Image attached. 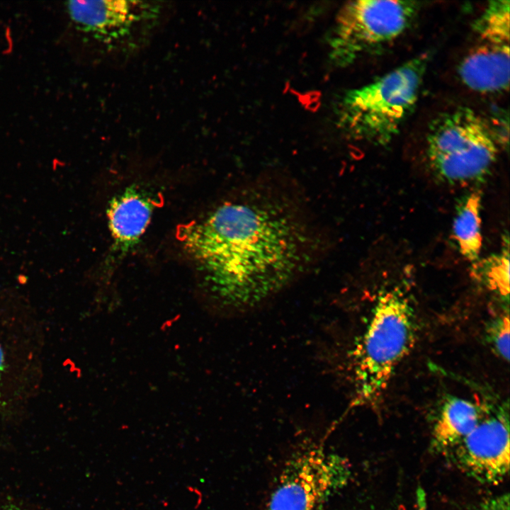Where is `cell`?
<instances>
[{"label":"cell","instance_id":"cell-1","mask_svg":"<svg viewBox=\"0 0 510 510\" xmlns=\"http://www.w3.org/2000/svg\"><path fill=\"white\" fill-rule=\"evenodd\" d=\"M177 237L212 295L235 308L284 288L311 263L317 244L295 204L264 190L247 191L181 225Z\"/></svg>","mask_w":510,"mask_h":510},{"label":"cell","instance_id":"cell-2","mask_svg":"<svg viewBox=\"0 0 510 510\" xmlns=\"http://www.w3.org/2000/svg\"><path fill=\"white\" fill-rule=\"evenodd\" d=\"M416 318L408 296L399 288L377 298L353 353L354 405L375 406L416 340Z\"/></svg>","mask_w":510,"mask_h":510},{"label":"cell","instance_id":"cell-3","mask_svg":"<svg viewBox=\"0 0 510 510\" xmlns=\"http://www.w3.org/2000/svg\"><path fill=\"white\" fill-rule=\"evenodd\" d=\"M429 57L421 55L361 87L347 91L337 108L338 125L351 137L385 145L414 109Z\"/></svg>","mask_w":510,"mask_h":510},{"label":"cell","instance_id":"cell-4","mask_svg":"<svg viewBox=\"0 0 510 510\" xmlns=\"http://www.w3.org/2000/svg\"><path fill=\"white\" fill-rule=\"evenodd\" d=\"M171 6L154 1H69V15L89 36L102 57L122 62L147 45L170 13Z\"/></svg>","mask_w":510,"mask_h":510},{"label":"cell","instance_id":"cell-5","mask_svg":"<svg viewBox=\"0 0 510 510\" xmlns=\"http://www.w3.org/2000/svg\"><path fill=\"white\" fill-rule=\"evenodd\" d=\"M426 156L434 175L452 184L481 181L498 152V138L487 122L469 108L443 113L431 124Z\"/></svg>","mask_w":510,"mask_h":510},{"label":"cell","instance_id":"cell-6","mask_svg":"<svg viewBox=\"0 0 510 510\" xmlns=\"http://www.w3.org/2000/svg\"><path fill=\"white\" fill-rule=\"evenodd\" d=\"M419 9L413 1L361 0L339 11L329 37V56L346 66L373 54L405 32Z\"/></svg>","mask_w":510,"mask_h":510},{"label":"cell","instance_id":"cell-7","mask_svg":"<svg viewBox=\"0 0 510 510\" xmlns=\"http://www.w3.org/2000/svg\"><path fill=\"white\" fill-rule=\"evenodd\" d=\"M348 460L322 446L295 453L285 463L266 510H322L348 484Z\"/></svg>","mask_w":510,"mask_h":510},{"label":"cell","instance_id":"cell-8","mask_svg":"<svg viewBox=\"0 0 510 510\" xmlns=\"http://www.w3.org/2000/svg\"><path fill=\"white\" fill-rule=\"evenodd\" d=\"M450 451L459 469L476 481L502 482L510 465L508 410L489 406L476 427Z\"/></svg>","mask_w":510,"mask_h":510},{"label":"cell","instance_id":"cell-9","mask_svg":"<svg viewBox=\"0 0 510 510\" xmlns=\"http://www.w3.org/2000/svg\"><path fill=\"white\" fill-rule=\"evenodd\" d=\"M476 44L460 64L458 74L470 89L481 94L506 91L509 83V34L474 27Z\"/></svg>","mask_w":510,"mask_h":510},{"label":"cell","instance_id":"cell-10","mask_svg":"<svg viewBox=\"0 0 510 510\" xmlns=\"http://www.w3.org/2000/svg\"><path fill=\"white\" fill-rule=\"evenodd\" d=\"M153 199L135 187L126 188L113 198L108 208V224L114 252L125 254L144 233L155 206Z\"/></svg>","mask_w":510,"mask_h":510},{"label":"cell","instance_id":"cell-11","mask_svg":"<svg viewBox=\"0 0 510 510\" xmlns=\"http://www.w3.org/2000/svg\"><path fill=\"white\" fill-rule=\"evenodd\" d=\"M489 406L448 395L443 401L432 429L434 446L451 450L478 424Z\"/></svg>","mask_w":510,"mask_h":510},{"label":"cell","instance_id":"cell-12","mask_svg":"<svg viewBox=\"0 0 510 510\" xmlns=\"http://www.w3.org/2000/svg\"><path fill=\"white\" fill-rule=\"evenodd\" d=\"M481 193L475 191L461 199L456 209L453 234L460 254L468 261L478 260L482 245Z\"/></svg>","mask_w":510,"mask_h":510},{"label":"cell","instance_id":"cell-13","mask_svg":"<svg viewBox=\"0 0 510 510\" xmlns=\"http://www.w3.org/2000/svg\"><path fill=\"white\" fill-rule=\"evenodd\" d=\"M499 253L482 261H476L472 267L474 278L501 299H509V239Z\"/></svg>","mask_w":510,"mask_h":510},{"label":"cell","instance_id":"cell-14","mask_svg":"<svg viewBox=\"0 0 510 510\" xmlns=\"http://www.w3.org/2000/svg\"><path fill=\"white\" fill-rule=\"evenodd\" d=\"M509 329L508 312L492 319L486 329L487 339L493 351L506 362L509 360Z\"/></svg>","mask_w":510,"mask_h":510},{"label":"cell","instance_id":"cell-15","mask_svg":"<svg viewBox=\"0 0 510 510\" xmlns=\"http://www.w3.org/2000/svg\"><path fill=\"white\" fill-rule=\"evenodd\" d=\"M6 350L0 344V382L3 380V376L6 374V369L8 368L7 354Z\"/></svg>","mask_w":510,"mask_h":510},{"label":"cell","instance_id":"cell-16","mask_svg":"<svg viewBox=\"0 0 510 510\" xmlns=\"http://www.w3.org/2000/svg\"><path fill=\"white\" fill-rule=\"evenodd\" d=\"M0 510H21L18 507L13 505L4 506L0 507Z\"/></svg>","mask_w":510,"mask_h":510}]
</instances>
